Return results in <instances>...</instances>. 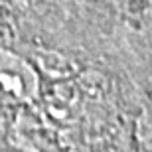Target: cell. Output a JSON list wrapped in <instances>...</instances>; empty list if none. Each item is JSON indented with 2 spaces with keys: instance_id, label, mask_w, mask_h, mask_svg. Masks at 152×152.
<instances>
[{
  "instance_id": "obj_1",
  "label": "cell",
  "mask_w": 152,
  "mask_h": 152,
  "mask_svg": "<svg viewBox=\"0 0 152 152\" xmlns=\"http://www.w3.org/2000/svg\"><path fill=\"white\" fill-rule=\"evenodd\" d=\"M39 79L24 57L0 48V97L14 103H28L38 95Z\"/></svg>"
}]
</instances>
